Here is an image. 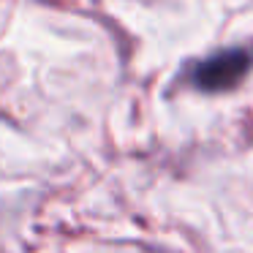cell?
<instances>
[{
    "label": "cell",
    "mask_w": 253,
    "mask_h": 253,
    "mask_svg": "<svg viewBox=\"0 0 253 253\" xmlns=\"http://www.w3.org/2000/svg\"><path fill=\"white\" fill-rule=\"evenodd\" d=\"M253 57L248 49H226L215 52L212 57L202 60L193 68V84L207 93H220V90H231L234 84L242 82L248 74Z\"/></svg>",
    "instance_id": "6da1fadb"
}]
</instances>
